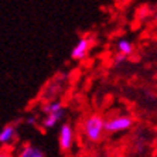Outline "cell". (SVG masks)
I'll list each match as a JSON object with an SVG mask.
<instances>
[{
	"instance_id": "1",
	"label": "cell",
	"mask_w": 157,
	"mask_h": 157,
	"mask_svg": "<svg viewBox=\"0 0 157 157\" xmlns=\"http://www.w3.org/2000/svg\"><path fill=\"white\" fill-rule=\"evenodd\" d=\"M82 132L89 142H99L105 133V119L98 113L89 115L84 121Z\"/></svg>"
},
{
	"instance_id": "2",
	"label": "cell",
	"mask_w": 157,
	"mask_h": 157,
	"mask_svg": "<svg viewBox=\"0 0 157 157\" xmlns=\"http://www.w3.org/2000/svg\"><path fill=\"white\" fill-rule=\"evenodd\" d=\"M44 117L41 123L44 129H52L57 126L58 122L62 121V117L65 115V109L61 102H48L43 106Z\"/></svg>"
},
{
	"instance_id": "3",
	"label": "cell",
	"mask_w": 157,
	"mask_h": 157,
	"mask_svg": "<svg viewBox=\"0 0 157 157\" xmlns=\"http://www.w3.org/2000/svg\"><path fill=\"white\" fill-rule=\"evenodd\" d=\"M133 124V119L126 115H121V116H113L105 121V132L108 133H117V132H123L132 128Z\"/></svg>"
},
{
	"instance_id": "4",
	"label": "cell",
	"mask_w": 157,
	"mask_h": 157,
	"mask_svg": "<svg viewBox=\"0 0 157 157\" xmlns=\"http://www.w3.org/2000/svg\"><path fill=\"white\" fill-rule=\"evenodd\" d=\"M75 140V132L70 123H62L58 132V144L62 151H68L74 146Z\"/></svg>"
},
{
	"instance_id": "5",
	"label": "cell",
	"mask_w": 157,
	"mask_h": 157,
	"mask_svg": "<svg viewBox=\"0 0 157 157\" xmlns=\"http://www.w3.org/2000/svg\"><path fill=\"white\" fill-rule=\"evenodd\" d=\"M16 137H17V126L14 123L4 124L0 130V146L9 149L14 143Z\"/></svg>"
},
{
	"instance_id": "6",
	"label": "cell",
	"mask_w": 157,
	"mask_h": 157,
	"mask_svg": "<svg viewBox=\"0 0 157 157\" xmlns=\"http://www.w3.org/2000/svg\"><path fill=\"white\" fill-rule=\"evenodd\" d=\"M89 47H91V40L88 37H81L77 41V44L74 45L72 51H71V58L77 59V61L84 59L86 57L88 51H89Z\"/></svg>"
},
{
	"instance_id": "7",
	"label": "cell",
	"mask_w": 157,
	"mask_h": 157,
	"mask_svg": "<svg viewBox=\"0 0 157 157\" xmlns=\"http://www.w3.org/2000/svg\"><path fill=\"white\" fill-rule=\"evenodd\" d=\"M16 157H45V154H44L43 149H40L38 146L27 143V144L20 147Z\"/></svg>"
},
{
	"instance_id": "8",
	"label": "cell",
	"mask_w": 157,
	"mask_h": 157,
	"mask_svg": "<svg viewBox=\"0 0 157 157\" xmlns=\"http://www.w3.org/2000/svg\"><path fill=\"white\" fill-rule=\"evenodd\" d=\"M117 51H119V54L128 57V55H130L132 52H133V45H132V43L129 40L122 38V40H119V43H117Z\"/></svg>"
},
{
	"instance_id": "9",
	"label": "cell",
	"mask_w": 157,
	"mask_h": 157,
	"mask_svg": "<svg viewBox=\"0 0 157 157\" xmlns=\"http://www.w3.org/2000/svg\"><path fill=\"white\" fill-rule=\"evenodd\" d=\"M0 157H13L10 149H6V147H0Z\"/></svg>"
},
{
	"instance_id": "10",
	"label": "cell",
	"mask_w": 157,
	"mask_h": 157,
	"mask_svg": "<svg viewBox=\"0 0 157 157\" xmlns=\"http://www.w3.org/2000/svg\"><path fill=\"white\" fill-rule=\"evenodd\" d=\"M124 59H126V57H124V55H122V54H117L116 57H115V64H121V62H123Z\"/></svg>"
},
{
	"instance_id": "11",
	"label": "cell",
	"mask_w": 157,
	"mask_h": 157,
	"mask_svg": "<svg viewBox=\"0 0 157 157\" xmlns=\"http://www.w3.org/2000/svg\"><path fill=\"white\" fill-rule=\"evenodd\" d=\"M36 121H37L36 116H29V117L26 119V122H27L29 124H36Z\"/></svg>"
}]
</instances>
